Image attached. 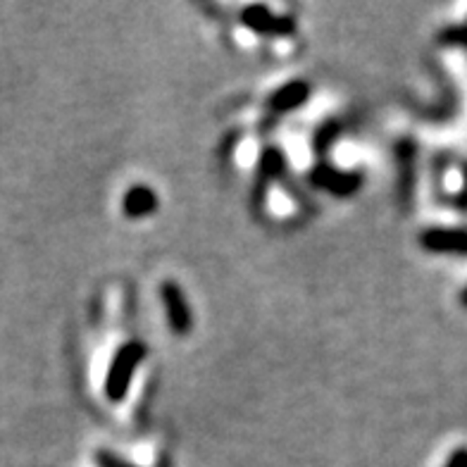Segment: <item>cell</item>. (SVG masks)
Wrapping results in <instances>:
<instances>
[{"mask_svg": "<svg viewBox=\"0 0 467 467\" xmlns=\"http://www.w3.org/2000/svg\"><path fill=\"white\" fill-rule=\"evenodd\" d=\"M161 296H162V303H165V313H167V320H170V327H172L174 334H189L191 332V310H189V303L184 298V291L179 289V284L174 282H165L161 286Z\"/></svg>", "mask_w": 467, "mask_h": 467, "instance_id": "3", "label": "cell"}, {"mask_svg": "<svg viewBox=\"0 0 467 467\" xmlns=\"http://www.w3.org/2000/svg\"><path fill=\"white\" fill-rule=\"evenodd\" d=\"M148 348L143 341H130L124 344L122 348L117 350L115 360H112L110 369H108V377H105V396L115 403L127 396L131 384V377H134L136 368L143 363Z\"/></svg>", "mask_w": 467, "mask_h": 467, "instance_id": "1", "label": "cell"}, {"mask_svg": "<svg viewBox=\"0 0 467 467\" xmlns=\"http://www.w3.org/2000/svg\"><path fill=\"white\" fill-rule=\"evenodd\" d=\"M446 467H467V449L453 451V455L449 458Z\"/></svg>", "mask_w": 467, "mask_h": 467, "instance_id": "11", "label": "cell"}, {"mask_svg": "<svg viewBox=\"0 0 467 467\" xmlns=\"http://www.w3.org/2000/svg\"><path fill=\"white\" fill-rule=\"evenodd\" d=\"M458 303H461L462 307H467V286L461 291V294H458Z\"/></svg>", "mask_w": 467, "mask_h": 467, "instance_id": "12", "label": "cell"}, {"mask_svg": "<svg viewBox=\"0 0 467 467\" xmlns=\"http://www.w3.org/2000/svg\"><path fill=\"white\" fill-rule=\"evenodd\" d=\"M158 467H172V465H170V458H165V455H162L161 462H158Z\"/></svg>", "mask_w": 467, "mask_h": 467, "instance_id": "13", "label": "cell"}, {"mask_svg": "<svg viewBox=\"0 0 467 467\" xmlns=\"http://www.w3.org/2000/svg\"><path fill=\"white\" fill-rule=\"evenodd\" d=\"M310 179H313L315 186L332 191V193H338V196H350L363 184L360 174L338 172V170H332V167H315L313 172H310Z\"/></svg>", "mask_w": 467, "mask_h": 467, "instance_id": "5", "label": "cell"}, {"mask_svg": "<svg viewBox=\"0 0 467 467\" xmlns=\"http://www.w3.org/2000/svg\"><path fill=\"white\" fill-rule=\"evenodd\" d=\"M307 96H310V87H307L306 81H291V84L282 87L275 96H272L270 108L275 112L294 110V108L306 103Z\"/></svg>", "mask_w": 467, "mask_h": 467, "instance_id": "7", "label": "cell"}, {"mask_svg": "<svg viewBox=\"0 0 467 467\" xmlns=\"http://www.w3.org/2000/svg\"><path fill=\"white\" fill-rule=\"evenodd\" d=\"M96 461H99L100 467H134V465H130V462H124V461H119V458H115V455L108 453V451H99V453H96Z\"/></svg>", "mask_w": 467, "mask_h": 467, "instance_id": "10", "label": "cell"}, {"mask_svg": "<svg viewBox=\"0 0 467 467\" xmlns=\"http://www.w3.org/2000/svg\"><path fill=\"white\" fill-rule=\"evenodd\" d=\"M420 246L439 255H467V229L431 227L420 234Z\"/></svg>", "mask_w": 467, "mask_h": 467, "instance_id": "2", "label": "cell"}, {"mask_svg": "<svg viewBox=\"0 0 467 467\" xmlns=\"http://www.w3.org/2000/svg\"><path fill=\"white\" fill-rule=\"evenodd\" d=\"M399 162H400V191L410 196L412 193V162H415V143L403 141L399 146Z\"/></svg>", "mask_w": 467, "mask_h": 467, "instance_id": "8", "label": "cell"}, {"mask_svg": "<svg viewBox=\"0 0 467 467\" xmlns=\"http://www.w3.org/2000/svg\"><path fill=\"white\" fill-rule=\"evenodd\" d=\"M241 19L248 29L258 31V34H294L296 22L291 17H277L272 15L265 5H248L244 13H241Z\"/></svg>", "mask_w": 467, "mask_h": 467, "instance_id": "4", "label": "cell"}, {"mask_svg": "<svg viewBox=\"0 0 467 467\" xmlns=\"http://www.w3.org/2000/svg\"><path fill=\"white\" fill-rule=\"evenodd\" d=\"M122 205L127 217L139 220V217H146L150 215V213H155V208H158V196H155V191L150 189V186H131V189L124 193Z\"/></svg>", "mask_w": 467, "mask_h": 467, "instance_id": "6", "label": "cell"}, {"mask_svg": "<svg viewBox=\"0 0 467 467\" xmlns=\"http://www.w3.org/2000/svg\"><path fill=\"white\" fill-rule=\"evenodd\" d=\"M439 44L443 46H462L467 48V25H453L439 34Z\"/></svg>", "mask_w": 467, "mask_h": 467, "instance_id": "9", "label": "cell"}]
</instances>
